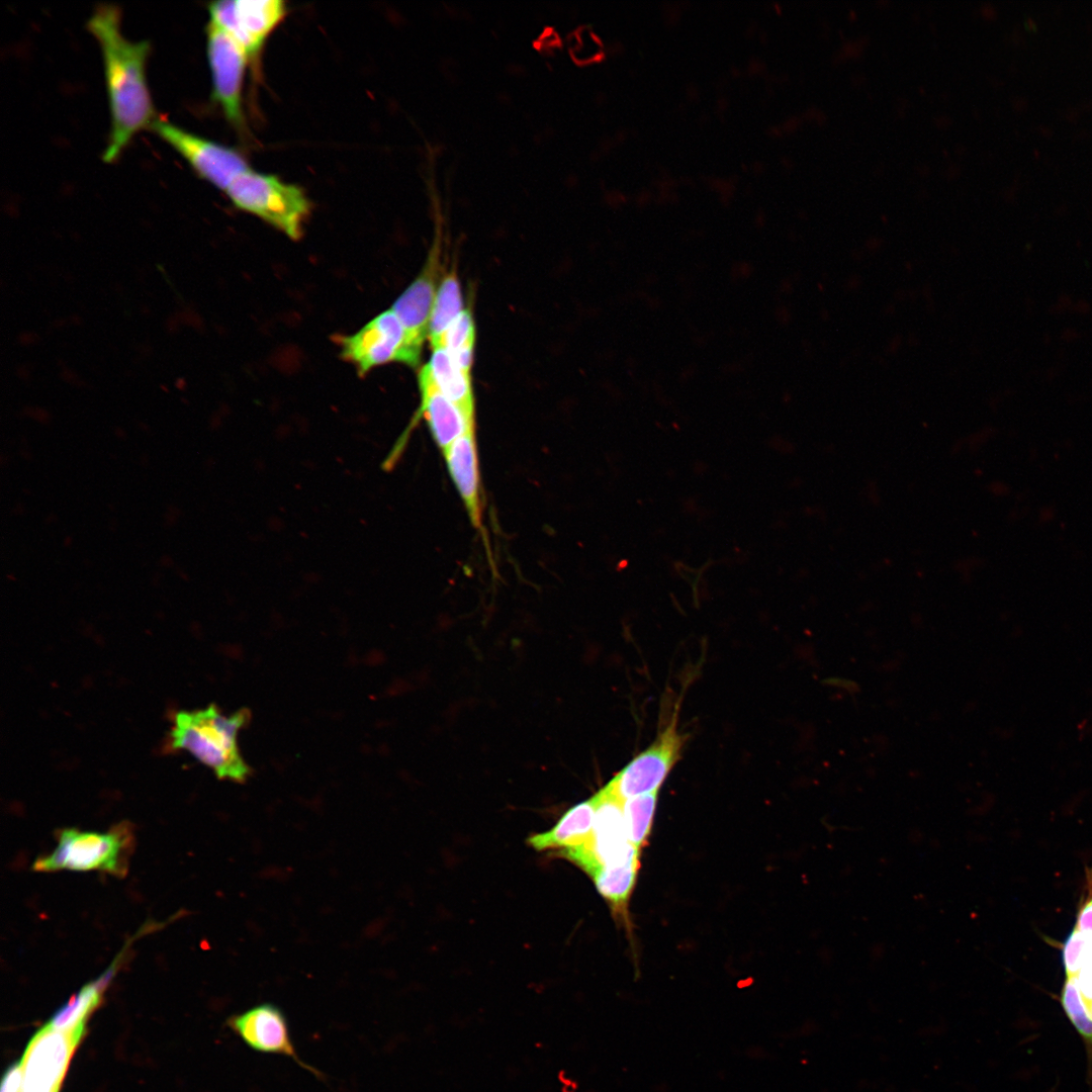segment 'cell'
<instances>
[{
	"mask_svg": "<svg viewBox=\"0 0 1092 1092\" xmlns=\"http://www.w3.org/2000/svg\"><path fill=\"white\" fill-rule=\"evenodd\" d=\"M437 387L453 401L469 420H475L474 396L470 374L458 368L444 347L433 349L426 364Z\"/></svg>",
	"mask_w": 1092,
	"mask_h": 1092,
	"instance_id": "cell-18",
	"label": "cell"
},
{
	"mask_svg": "<svg viewBox=\"0 0 1092 1092\" xmlns=\"http://www.w3.org/2000/svg\"><path fill=\"white\" fill-rule=\"evenodd\" d=\"M174 148L204 180L225 191L231 183L249 169L238 150L185 131L157 118L152 127Z\"/></svg>",
	"mask_w": 1092,
	"mask_h": 1092,
	"instance_id": "cell-7",
	"label": "cell"
},
{
	"mask_svg": "<svg viewBox=\"0 0 1092 1092\" xmlns=\"http://www.w3.org/2000/svg\"><path fill=\"white\" fill-rule=\"evenodd\" d=\"M340 347L341 356L354 364L362 375L390 362L406 365L410 362L404 328L391 308L376 315L355 334L342 337Z\"/></svg>",
	"mask_w": 1092,
	"mask_h": 1092,
	"instance_id": "cell-10",
	"label": "cell"
},
{
	"mask_svg": "<svg viewBox=\"0 0 1092 1092\" xmlns=\"http://www.w3.org/2000/svg\"><path fill=\"white\" fill-rule=\"evenodd\" d=\"M443 456L471 524L476 528H480L482 508L475 425L469 426L453 442Z\"/></svg>",
	"mask_w": 1092,
	"mask_h": 1092,
	"instance_id": "cell-15",
	"label": "cell"
},
{
	"mask_svg": "<svg viewBox=\"0 0 1092 1092\" xmlns=\"http://www.w3.org/2000/svg\"><path fill=\"white\" fill-rule=\"evenodd\" d=\"M658 791L624 801V820L629 841L639 850L650 833Z\"/></svg>",
	"mask_w": 1092,
	"mask_h": 1092,
	"instance_id": "cell-21",
	"label": "cell"
},
{
	"mask_svg": "<svg viewBox=\"0 0 1092 1092\" xmlns=\"http://www.w3.org/2000/svg\"><path fill=\"white\" fill-rule=\"evenodd\" d=\"M228 1025L252 1051L288 1058L315 1078L325 1079L320 1070L299 1057L287 1017L277 1005L265 1002L252 1006L231 1016Z\"/></svg>",
	"mask_w": 1092,
	"mask_h": 1092,
	"instance_id": "cell-12",
	"label": "cell"
},
{
	"mask_svg": "<svg viewBox=\"0 0 1092 1092\" xmlns=\"http://www.w3.org/2000/svg\"><path fill=\"white\" fill-rule=\"evenodd\" d=\"M22 1070L20 1063L9 1067L1 1083V1092H21Z\"/></svg>",
	"mask_w": 1092,
	"mask_h": 1092,
	"instance_id": "cell-26",
	"label": "cell"
},
{
	"mask_svg": "<svg viewBox=\"0 0 1092 1092\" xmlns=\"http://www.w3.org/2000/svg\"><path fill=\"white\" fill-rule=\"evenodd\" d=\"M124 947L114 962L97 979L82 987L70 1000L58 1009L47 1023L51 1027L70 1032H85L86 1022L101 1002L102 994L114 977L123 958Z\"/></svg>",
	"mask_w": 1092,
	"mask_h": 1092,
	"instance_id": "cell-17",
	"label": "cell"
},
{
	"mask_svg": "<svg viewBox=\"0 0 1092 1092\" xmlns=\"http://www.w3.org/2000/svg\"><path fill=\"white\" fill-rule=\"evenodd\" d=\"M1088 894L1078 910L1076 929L1092 936V869L1087 873Z\"/></svg>",
	"mask_w": 1092,
	"mask_h": 1092,
	"instance_id": "cell-25",
	"label": "cell"
},
{
	"mask_svg": "<svg viewBox=\"0 0 1092 1092\" xmlns=\"http://www.w3.org/2000/svg\"><path fill=\"white\" fill-rule=\"evenodd\" d=\"M439 269L440 249L436 244L430 251L421 273L391 306L404 328L408 366L412 367L419 364L424 342L428 338L430 320L439 287L437 283Z\"/></svg>",
	"mask_w": 1092,
	"mask_h": 1092,
	"instance_id": "cell-13",
	"label": "cell"
},
{
	"mask_svg": "<svg viewBox=\"0 0 1092 1092\" xmlns=\"http://www.w3.org/2000/svg\"><path fill=\"white\" fill-rule=\"evenodd\" d=\"M250 717L246 709L225 716L215 705L177 712L170 731L171 747L187 750L218 779L243 783L251 769L240 753L237 736Z\"/></svg>",
	"mask_w": 1092,
	"mask_h": 1092,
	"instance_id": "cell-2",
	"label": "cell"
},
{
	"mask_svg": "<svg viewBox=\"0 0 1092 1092\" xmlns=\"http://www.w3.org/2000/svg\"><path fill=\"white\" fill-rule=\"evenodd\" d=\"M462 310L460 283L452 270L443 277L437 290L428 334L432 349L442 347L445 333Z\"/></svg>",
	"mask_w": 1092,
	"mask_h": 1092,
	"instance_id": "cell-20",
	"label": "cell"
},
{
	"mask_svg": "<svg viewBox=\"0 0 1092 1092\" xmlns=\"http://www.w3.org/2000/svg\"><path fill=\"white\" fill-rule=\"evenodd\" d=\"M208 11L210 21L233 36L252 60L283 21L287 7L282 0H224L210 3Z\"/></svg>",
	"mask_w": 1092,
	"mask_h": 1092,
	"instance_id": "cell-8",
	"label": "cell"
},
{
	"mask_svg": "<svg viewBox=\"0 0 1092 1092\" xmlns=\"http://www.w3.org/2000/svg\"><path fill=\"white\" fill-rule=\"evenodd\" d=\"M595 797L596 814L589 839L559 852L589 876L603 867L639 860V849L626 834L624 801L607 785Z\"/></svg>",
	"mask_w": 1092,
	"mask_h": 1092,
	"instance_id": "cell-5",
	"label": "cell"
},
{
	"mask_svg": "<svg viewBox=\"0 0 1092 1092\" xmlns=\"http://www.w3.org/2000/svg\"><path fill=\"white\" fill-rule=\"evenodd\" d=\"M225 193L237 208L258 216L291 240L302 236L310 202L299 186L249 168L231 183Z\"/></svg>",
	"mask_w": 1092,
	"mask_h": 1092,
	"instance_id": "cell-4",
	"label": "cell"
},
{
	"mask_svg": "<svg viewBox=\"0 0 1092 1092\" xmlns=\"http://www.w3.org/2000/svg\"><path fill=\"white\" fill-rule=\"evenodd\" d=\"M88 28L98 40L104 61L112 127L103 160L109 163L139 130L152 127L158 118L146 80L150 43L123 36L120 12L113 5L96 8Z\"/></svg>",
	"mask_w": 1092,
	"mask_h": 1092,
	"instance_id": "cell-1",
	"label": "cell"
},
{
	"mask_svg": "<svg viewBox=\"0 0 1092 1092\" xmlns=\"http://www.w3.org/2000/svg\"><path fill=\"white\" fill-rule=\"evenodd\" d=\"M1061 1002L1078 1032L1092 1043V1016L1082 1000L1077 977H1067L1062 989Z\"/></svg>",
	"mask_w": 1092,
	"mask_h": 1092,
	"instance_id": "cell-22",
	"label": "cell"
},
{
	"mask_svg": "<svg viewBox=\"0 0 1092 1092\" xmlns=\"http://www.w3.org/2000/svg\"><path fill=\"white\" fill-rule=\"evenodd\" d=\"M206 35L212 97L222 109L228 121L242 129V91L250 59L233 36L211 21L207 25Z\"/></svg>",
	"mask_w": 1092,
	"mask_h": 1092,
	"instance_id": "cell-9",
	"label": "cell"
},
{
	"mask_svg": "<svg viewBox=\"0 0 1092 1092\" xmlns=\"http://www.w3.org/2000/svg\"><path fill=\"white\" fill-rule=\"evenodd\" d=\"M595 795L571 807L548 831L531 835L527 842L536 850L566 849L585 843L593 832Z\"/></svg>",
	"mask_w": 1092,
	"mask_h": 1092,
	"instance_id": "cell-16",
	"label": "cell"
},
{
	"mask_svg": "<svg viewBox=\"0 0 1092 1092\" xmlns=\"http://www.w3.org/2000/svg\"><path fill=\"white\" fill-rule=\"evenodd\" d=\"M421 406L419 416L428 423L433 439L444 454L475 420H469L435 384L427 365L419 373Z\"/></svg>",
	"mask_w": 1092,
	"mask_h": 1092,
	"instance_id": "cell-14",
	"label": "cell"
},
{
	"mask_svg": "<svg viewBox=\"0 0 1092 1092\" xmlns=\"http://www.w3.org/2000/svg\"><path fill=\"white\" fill-rule=\"evenodd\" d=\"M475 343V325L471 312L463 309L453 321L443 338L442 347L449 355L465 350H473Z\"/></svg>",
	"mask_w": 1092,
	"mask_h": 1092,
	"instance_id": "cell-23",
	"label": "cell"
},
{
	"mask_svg": "<svg viewBox=\"0 0 1092 1092\" xmlns=\"http://www.w3.org/2000/svg\"><path fill=\"white\" fill-rule=\"evenodd\" d=\"M83 1033L46 1024L30 1039L20 1062L21 1092H59L71 1057Z\"/></svg>",
	"mask_w": 1092,
	"mask_h": 1092,
	"instance_id": "cell-11",
	"label": "cell"
},
{
	"mask_svg": "<svg viewBox=\"0 0 1092 1092\" xmlns=\"http://www.w3.org/2000/svg\"><path fill=\"white\" fill-rule=\"evenodd\" d=\"M1092 956V936L1076 928L1069 935L1063 949L1067 977H1077Z\"/></svg>",
	"mask_w": 1092,
	"mask_h": 1092,
	"instance_id": "cell-24",
	"label": "cell"
},
{
	"mask_svg": "<svg viewBox=\"0 0 1092 1092\" xmlns=\"http://www.w3.org/2000/svg\"><path fill=\"white\" fill-rule=\"evenodd\" d=\"M639 860L600 868L590 877L598 892L607 900L613 913L623 919L634 888Z\"/></svg>",
	"mask_w": 1092,
	"mask_h": 1092,
	"instance_id": "cell-19",
	"label": "cell"
},
{
	"mask_svg": "<svg viewBox=\"0 0 1092 1092\" xmlns=\"http://www.w3.org/2000/svg\"><path fill=\"white\" fill-rule=\"evenodd\" d=\"M686 738L677 728L675 713L655 740L624 766L607 786L622 801L658 791L678 761Z\"/></svg>",
	"mask_w": 1092,
	"mask_h": 1092,
	"instance_id": "cell-6",
	"label": "cell"
},
{
	"mask_svg": "<svg viewBox=\"0 0 1092 1092\" xmlns=\"http://www.w3.org/2000/svg\"><path fill=\"white\" fill-rule=\"evenodd\" d=\"M134 843L129 825L119 824L107 832L64 828L57 834V845L36 858L32 870L40 873L99 871L123 877Z\"/></svg>",
	"mask_w": 1092,
	"mask_h": 1092,
	"instance_id": "cell-3",
	"label": "cell"
}]
</instances>
